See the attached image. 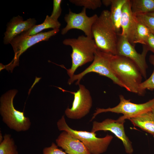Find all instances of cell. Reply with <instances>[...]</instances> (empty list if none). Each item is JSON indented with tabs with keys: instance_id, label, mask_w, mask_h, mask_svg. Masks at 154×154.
I'll return each instance as SVG.
<instances>
[{
	"instance_id": "6da1fadb",
	"label": "cell",
	"mask_w": 154,
	"mask_h": 154,
	"mask_svg": "<svg viewBox=\"0 0 154 154\" xmlns=\"http://www.w3.org/2000/svg\"><path fill=\"white\" fill-rule=\"evenodd\" d=\"M91 31L98 50L116 55L119 34L111 20L110 11L105 10L102 12L93 25Z\"/></svg>"
},
{
	"instance_id": "7a4b0ae2",
	"label": "cell",
	"mask_w": 154,
	"mask_h": 154,
	"mask_svg": "<svg viewBox=\"0 0 154 154\" xmlns=\"http://www.w3.org/2000/svg\"><path fill=\"white\" fill-rule=\"evenodd\" d=\"M63 43L70 46L72 48V52L70 54L72 65L68 69L63 65L59 66L66 70L71 78L78 67L93 61L97 47L93 38L83 35L79 36L77 38L66 39L63 41Z\"/></svg>"
},
{
	"instance_id": "3957f363",
	"label": "cell",
	"mask_w": 154,
	"mask_h": 154,
	"mask_svg": "<svg viewBox=\"0 0 154 154\" xmlns=\"http://www.w3.org/2000/svg\"><path fill=\"white\" fill-rule=\"evenodd\" d=\"M110 65L113 73L126 90L138 95L143 76L136 64L126 57L112 55Z\"/></svg>"
},
{
	"instance_id": "277c9868",
	"label": "cell",
	"mask_w": 154,
	"mask_h": 154,
	"mask_svg": "<svg viewBox=\"0 0 154 154\" xmlns=\"http://www.w3.org/2000/svg\"><path fill=\"white\" fill-rule=\"evenodd\" d=\"M17 90H10L0 98V113L3 121L11 129L17 132L26 131L31 125L29 119L26 117L24 112L15 108L13 101Z\"/></svg>"
},
{
	"instance_id": "5b68a950",
	"label": "cell",
	"mask_w": 154,
	"mask_h": 154,
	"mask_svg": "<svg viewBox=\"0 0 154 154\" xmlns=\"http://www.w3.org/2000/svg\"><path fill=\"white\" fill-rule=\"evenodd\" d=\"M57 125L59 131H66L81 141L91 154H101L105 152L113 138L108 134L104 137L99 138L95 133L72 129L67 124L64 115L58 121Z\"/></svg>"
},
{
	"instance_id": "8992f818",
	"label": "cell",
	"mask_w": 154,
	"mask_h": 154,
	"mask_svg": "<svg viewBox=\"0 0 154 154\" xmlns=\"http://www.w3.org/2000/svg\"><path fill=\"white\" fill-rule=\"evenodd\" d=\"M112 55L97 49L92 63L82 72L74 74L71 78H69L68 84L71 85L76 81V85H79L80 81L85 75L89 73L94 72L110 78L114 84L127 90L125 86L116 76L112 70L110 63Z\"/></svg>"
},
{
	"instance_id": "52a82bcc",
	"label": "cell",
	"mask_w": 154,
	"mask_h": 154,
	"mask_svg": "<svg viewBox=\"0 0 154 154\" xmlns=\"http://www.w3.org/2000/svg\"><path fill=\"white\" fill-rule=\"evenodd\" d=\"M120 102L116 106L106 109L97 108L94 113L90 121L98 114L104 112H112L122 114L116 121L119 122H125V120L135 117L143 113L152 111L154 109V98L144 103L137 104L131 102L130 100H127L121 95L119 96Z\"/></svg>"
},
{
	"instance_id": "ba28073f",
	"label": "cell",
	"mask_w": 154,
	"mask_h": 154,
	"mask_svg": "<svg viewBox=\"0 0 154 154\" xmlns=\"http://www.w3.org/2000/svg\"><path fill=\"white\" fill-rule=\"evenodd\" d=\"M59 31V29H57L31 36H24L19 35L17 36L10 43L14 52V58L8 64L4 65L3 69L10 70L12 72L14 68L19 65L20 56L28 48L40 41L48 40Z\"/></svg>"
},
{
	"instance_id": "9c48e42d",
	"label": "cell",
	"mask_w": 154,
	"mask_h": 154,
	"mask_svg": "<svg viewBox=\"0 0 154 154\" xmlns=\"http://www.w3.org/2000/svg\"><path fill=\"white\" fill-rule=\"evenodd\" d=\"M76 92H71L58 87L63 92H68L73 95L74 99L71 108L68 107L65 111V114L68 118L80 119L90 112L92 105V100L89 90L83 85L80 84Z\"/></svg>"
},
{
	"instance_id": "30bf717a",
	"label": "cell",
	"mask_w": 154,
	"mask_h": 154,
	"mask_svg": "<svg viewBox=\"0 0 154 154\" xmlns=\"http://www.w3.org/2000/svg\"><path fill=\"white\" fill-rule=\"evenodd\" d=\"M149 50L145 45H143L141 53H139L125 38L119 34L117 44L116 55L123 56L133 61L138 67L143 77L147 78V69L148 66L146 60Z\"/></svg>"
},
{
	"instance_id": "8fae6325",
	"label": "cell",
	"mask_w": 154,
	"mask_h": 154,
	"mask_svg": "<svg viewBox=\"0 0 154 154\" xmlns=\"http://www.w3.org/2000/svg\"><path fill=\"white\" fill-rule=\"evenodd\" d=\"M98 17L96 14L90 17L88 16L86 14V9L84 7L78 13H74L69 9L68 13L64 17L66 25L62 29L61 33L64 35L70 30L76 29L81 30L86 36L92 38V27Z\"/></svg>"
},
{
	"instance_id": "7c38bea8",
	"label": "cell",
	"mask_w": 154,
	"mask_h": 154,
	"mask_svg": "<svg viewBox=\"0 0 154 154\" xmlns=\"http://www.w3.org/2000/svg\"><path fill=\"white\" fill-rule=\"evenodd\" d=\"M125 122H119L111 119L107 118L101 122L94 121L91 132L95 133L99 131H109L122 141L125 151L132 154L133 149L132 142L126 135L124 126Z\"/></svg>"
},
{
	"instance_id": "4fadbf2b",
	"label": "cell",
	"mask_w": 154,
	"mask_h": 154,
	"mask_svg": "<svg viewBox=\"0 0 154 154\" xmlns=\"http://www.w3.org/2000/svg\"><path fill=\"white\" fill-rule=\"evenodd\" d=\"M138 21L136 15L131 11L130 0H127L122 8L120 21L122 31L120 34L133 45Z\"/></svg>"
},
{
	"instance_id": "5bb4252c",
	"label": "cell",
	"mask_w": 154,
	"mask_h": 154,
	"mask_svg": "<svg viewBox=\"0 0 154 154\" xmlns=\"http://www.w3.org/2000/svg\"><path fill=\"white\" fill-rule=\"evenodd\" d=\"M36 23L34 18H29L24 21L22 17L19 15L13 17L7 24L4 33V43L5 44H10L14 38L29 29L35 25Z\"/></svg>"
},
{
	"instance_id": "9a60e30c",
	"label": "cell",
	"mask_w": 154,
	"mask_h": 154,
	"mask_svg": "<svg viewBox=\"0 0 154 154\" xmlns=\"http://www.w3.org/2000/svg\"><path fill=\"white\" fill-rule=\"evenodd\" d=\"M56 142L68 154H91L81 141L66 131H63L59 135Z\"/></svg>"
},
{
	"instance_id": "2e32d148",
	"label": "cell",
	"mask_w": 154,
	"mask_h": 154,
	"mask_svg": "<svg viewBox=\"0 0 154 154\" xmlns=\"http://www.w3.org/2000/svg\"><path fill=\"white\" fill-rule=\"evenodd\" d=\"M135 126L151 135L154 138V115L152 111L129 119Z\"/></svg>"
},
{
	"instance_id": "e0dca14e",
	"label": "cell",
	"mask_w": 154,
	"mask_h": 154,
	"mask_svg": "<svg viewBox=\"0 0 154 154\" xmlns=\"http://www.w3.org/2000/svg\"><path fill=\"white\" fill-rule=\"evenodd\" d=\"M61 24L50 16L46 15L44 22L41 24L35 25L28 30L21 33L20 35L24 36H31L38 34L42 30L49 28L53 29H59Z\"/></svg>"
},
{
	"instance_id": "ac0fdd59",
	"label": "cell",
	"mask_w": 154,
	"mask_h": 154,
	"mask_svg": "<svg viewBox=\"0 0 154 154\" xmlns=\"http://www.w3.org/2000/svg\"><path fill=\"white\" fill-rule=\"evenodd\" d=\"M127 0H112L110 17L116 30L118 33L121 28L120 21L123 7Z\"/></svg>"
},
{
	"instance_id": "d6986e66",
	"label": "cell",
	"mask_w": 154,
	"mask_h": 154,
	"mask_svg": "<svg viewBox=\"0 0 154 154\" xmlns=\"http://www.w3.org/2000/svg\"><path fill=\"white\" fill-rule=\"evenodd\" d=\"M131 9L135 15L154 12V0H130Z\"/></svg>"
},
{
	"instance_id": "ffe728a7",
	"label": "cell",
	"mask_w": 154,
	"mask_h": 154,
	"mask_svg": "<svg viewBox=\"0 0 154 154\" xmlns=\"http://www.w3.org/2000/svg\"><path fill=\"white\" fill-rule=\"evenodd\" d=\"M0 142V154H18L13 139L9 134H5Z\"/></svg>"
},
{
	"instance_id": "44dd1931",
	"label": "cell",
	"mask_w": 154,
	"mask_h": 154,
	"mask_svg": "<svg viewBox=\"0 0 154 154\" xmlns=\"http://www.w3.org/2000/svg\"><path fill=\"white\" fill-rule=\"evenodd\" d=\"M138 21L134 44L140 43L145 45L151 33L144 24Z\"/></svg>"
},
{
	"instance_id": "7402d4cb",
	"label": "cell",
	"mask_w": 154,
	"mask_h": 154,
	"mask_svg": "<svg viewBox=\"0 0 154 154\" xmlns=\"http://www.w3.org/2000/svg\"><path fill=\"white\" fill-rule=\"evenodd\" d=\"M149 61L154 67L153 71L151 76L147 79L142 82L139 86V95H143L146 90H152L154 89V55H151L149 56Z\"/></svg>"
},
{
	"instance_id": "603a6c76",
	"label": "cell",
	"mask_w": 154,
	"mask_h": 154,
	"mask_svg": "<svg viewBox=\"0 0 154 154\" xmlns=\"http://www.w3.org/2000/svg\"><path fill=\"white\" fill-rule=\"evenodd\" d=\"M69 1L76 6L93 10L100 7L102 4L100 0H70Z\"/></svg>"
},
{
	"instance_id": "cb8c5ba5",
	"label": "cell",
	"mask_w": 154,
	"mask_h": 154,
	"mask_svg": "<svg viewBox=\"0 0 154 154\" xmlns=\"http://www.w3.org/2000/svg\"><path fill=\"white\" fill-rule=\"evenodd\" d=\"M138 20L144 24L154 35V17L147 14L136 15Z\"/></svg>"
},
{
	"instance_id": "d4e9b609",
	"label": "cell",
	"mask_w": 154,
	"mask_h": 154,
	"mask_svg": "<svg viewBox=\"0 0 154 154\" xmlns=\"http://www.w3.org/2000/svg\"><path fill=\"white\" fill-rule=\"evenodd\" d=\"M61 0H54L53 1V9L50 16L55 20H58V19L60 15L62 9L61 7Z\"/></svg>"
},
{
	"instance_id": "484cf974",
	"label": "cell",
	"mask_w": 154,
	"mask_h": 154,
	"mask_svg": "<svg viewBox=\"0 0 154 154\" xmlns=\"http://www.w3.org/2000/svg\"><path fill=\"white\" fill-rule=\"evenodd\" d=\"M58 147L54 143H52L50 146L44 148L42 154H66Z\"/></svg>"
},
{
	"instance_id": "4316f807",
	"label": "cell",
	"mask_w": 154,
	"mask_h": 154,
	"mask_svg": "<svg viewBox=\"0 0 154 154\" xmlns=\"http://www.w3.org/2000/svg\"><path fill=\"white\" fill-rule=\"evenodd\" d=\"M145 45L149 51H150L154 55V35L151 33L148 38Z\"/></svg>"
},
{
	"instance_id": "83f0119b",
	"label": "cell",
	"mask_w": 154,
	"mask_h": 154,
	"mask_svg": "<svg viewBox=\"0 0 154 154\" xmlns=\"http://www.w3.org/2000/svg\"><path fill=\"white\" fill-rule=\"evenodd\" d=\"M102 3L106 6L111 5L112 0H103L102 1Z\"/></svg>"
},
{
	"instance_id": "f1b7e54d",
	"label": "cell",
	"mask_w": 154,
	"mask_h": 154,
	"mask_svg": "<svg viewBox=\"0 0 154 154\" xmlns=\"http://www.w3.org/2000/svg\"><path fill=\"white\" fill-rule=\"evenodd\" d=\"M147 14L149 15L154 17V12L149 13H148Z\"/></svg>"
},
{
	"instance_id": "f546056e",
	"label": "cell",
	"mask_w": 154,
	"mask_h": 154,
	"mask_svg": "<svg viewBox=\"0 0 154 154\" xmlns=\"http://www.w3.org/2000/svg\"><path fill=\"white\" fill-rule=\"evenodd\" d=\"M152 113H153V114H154V109H153V110L152 111Z\"/></svg>"
}]
</instances>
